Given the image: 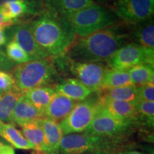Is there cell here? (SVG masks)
Returning a JSON list of instances; mask_svg holds the SVG:
<instances>
[{
  "label": "cell",
  "instance_id": "35",
  "mask_svg": "<svg viewBox=\"0 0 154 154\" xmlns=\"http://www.w3.org/2000/svg\"><path fill=\"white\" fill-rule=\"evenodd\" d=\"M7 34H6L5 29H0V47L4 46L7 43Z\"/></svg>",
  "mask_w": 154,
  "mask_h": 154
},
{
  "label": "cell",
  "instance_id": "18",
  "mask_svg": "<svg viewBox=\"0 0 154 154\" xmlns=\"http://www.w3.org/2000/svg\"><path fill=\"white\" fill-rule=\"evenodd\" d=\"M22 133L26 139L34 146V150L38 153L45 154L44 131L42 125V119L26 123L20 126Z\"/></svg>",
  "mask_w": 154,
  "mask_h": 154
},
{
  "label": "cell",
  "instance_id": "22",
  "mask_svg": "<svg viewBox=\"0 0 154 154\" xmlns=\"http://www.w3.org/2000/svg\"><path fill=\"white\" fill-rule=\"evenodd\" d=\"M97 92L101 99L134 103L138 101L137 86L135 85L101 89Z\"/></svg>",
  "mask_w": 154,
  "mask_h": 154
},
{
  "label": "cell",
  "instance_id": "8",
  "mask_svg": "<svg viewBox=\"0 0 154 154\" xmlns=\"http://www.w3.org/2000/svg\"><path fill=\"white\" fill-rule=\"evenodd\" d=\"M136 124L133 121L124 120L113 116L99 109L90 126L84 133L101 137L116 136L126 132Z\"/></svg>",
  "mask_w": 154,
  "mask_h": 154
},
{
  "label": "cell",
  "instance_id": "31",
  "mask_svg": "<svg viewBox=\"0 0 154 154\" xmlns=\"http://www.w3.org/2000/svg\"><path fill=\"white\" fill-rule=\"evenodd\" d=\"M13 1H22L27 5L32 11V14H35L43 11V0H0V6L4 4Z\"/></svg>",
  "mask_w": 154,
  "mask_h": 154
},
{
  "label": "cell",
  "instance_id": "3",
  "mask_svg": "<svg viewBox=\"0 0 154 154\" xmlns=\"http://www.w3.org/2000/svg\"><path fill=\"white\" fill-rule=\"evenodd\" d=\"M76 36L84 37L98 31L114 26L116 15L101 5L94 3L74 14L63 17Z\"/></svg>",
  "mask_w": 154,
  "mask_h": 154
},
{
  "label": "cell",
  "instance_id": "27",
  "mask_svg": "<svg viewBox=\"0 0 154 154\" xmlns=\"http://www.w3.org/2000/svg\"><path fill=\"white\" fill-rule=\"evenodd\" d=\"M6 54L15 63H23L32 61L25 51L14 41H9L6 47Z\"/></svg>",
  "mask_w": 154,
  "mask_h": 154
},
{
  "label": "cell",
  "instance_id": "15",
  "mask_svg": "<svg viewBox=\"0 0 154 154\" xmlns=\"http://www.w3.org/2000/svg\"><path fill=\"white\" fill-rule=\"evenodd\" d=\"M78 103L74 100L56 93L44 111V118L61 122L70 113Z\"/></svg>",
  "mask_w": 154,
  "mask_h": 154
},
{
  "label": "cell",
  "instance_id": "16",
  "mask_svg": "<svg viewBox=\"0 0 154 154\" xmlns=\"http://www.w3.org/2000/svg\"><path fill=\"white\" fill-rule=\"evenodd\" d=\"M56 93L75 101L86 100L93 93L91 90L84 86L77 79H67L54 87Z\"/></svg>",
  "mask_w": 154,
  "mask_h": 154
},
{
  "label": "cell",
  "instance_id": "34",
  "mask_svg": "<svg viewBox=\"0 0 154 154\" xmlns=\"http://www.w3.org/2000/svg\"><path fill=\"white\" fill-rule=\"evenodd\" d=\"M0 154H15V151L12 146L4 143L0 146Z\"/></svg>",
  "mask_w": 154,
  "mask_h": 154
},
{
  "label": "cell",
  "instance_id": "37",
  "mask_svg": "<svg viewBox=\"0 0 154 154\" xmlns=\"http://www.w3.org/2000/svg\"><path fill=\"white\" fill-rule=\"evenodd\" d=\"M4 143H5V141H4V139H3V138H2L1 137H0V146H1Z\"/></svg>",
  "mask_w": 154,
  "mask_h": 154
},
{
  "label": "cell",
  "instance_id": "10",
  "mask_svg": "<svg viewBox=\"0 0 154 154\" xmlns=\"http://www.w3.org/2000/svg\"><path fill=\"white\" fill-rule=\"evenodd\" d=\"M7 37L10 41L16 42L27 54L32 60L49 57L36 43L29 23L16 22L12 26H9Z\"/></svg>",
  "mask_w": 154,
  "mask_h": 154
},
{
  "label": "cell",
  "instance_id": "28",
  "mask_svg": "<svg viewBox=\"0 0 154 154\" xmlns=\"http://www.w3.org/2000/svg\"><path fill=\"white\" fill-rule=\"evenodd\" d=\"M136 109L138 119H143L146 124L153 126L154 121V101H138L136 102Z\"/></svg>",
  "mask_w": 154,
  "mask_h": 154
},
{
  "label": "cell",
  "instance_id": "29",
  "mask_svg": "<svg viewBox=\"0 0 154 154\" xmlns=\"http://www.w3.org/2000/svg\"><path fill=\"white\" fill-rule=\"evenodd\" d=\"M138 101H154V83L137 86Z\"/></svg>",
  "mask_w": 154,
  "mask_h": 154
},
{
  "label": "cell",
  "instance_id": "38",
  "mask_svg": "<svg viewBox=\"0 0 154 154\" xmlns=\"http://www.w3.org/2000/svg\"><path fill=\"white\" fill-rule=\"evenodd\" d=\"M91 154H104V153H102V152H99V153H91Z\"/></svg>",
  "mask_w": 154,
  "mask_h": 154
},
{
  "label": "cell",
  "instance_id": "30",
  "mask_svg": "<svg viewBox=\"0 0 154 154\" xmlns=\"http://www.w3.org/2000/svg\"><path fill=\"white\" fill-rule=\"evenodd\" d=\"M14 88L15 82L11 73L0 71V92L4 93Z\"/></svg>",
  "mask_w": 154,
  "mask_h": 154
},
{
  "label": "cell",
  "instance_id": "20",
  "mask_svg": "<svg viewBox=\"0 0 154 154\" xmlns=\"http://www.w3.org/2000/svg\"><path fill=\"white\" fill-rule=\"evenodd\" d=\"M24 94V92L17 89L16 87L2 94L0 96V121L7 124H13V111L19 99Z\"/></svg>",
  "mask_w": 154,
  "mask_h": 154
},
{
  "label": "cell",
  "instance_id": "1",
  "mask_svg": "<svg viewBox=\"0 0 154 154\" xmlns=\"http://www.w3.org/2000/svg\"><path fill=\"white\" fill-rule=\"evenodd\" d=\"M128 38V34L116 24L84 37L76 38L65 55L69 60L77 62L108 61L119 48L126 44Z\"/></svg>",
  "mask_w": 154,
  "mask_h": 154
},
{
  "label": "cell",
  "instance_id": "5",
  "mask_svg": "<svg viewBox=\"0 0 154 154\" xmlns=\"http://www.w3.org/2000/svg\"><path fill=\"white\" fill-rule=\"evenodd\" d=\"M99 110L98 99L78 102L70 113L59 123L63 136L83 133L87 129Z\"/></svg>",
  "mask_w": 154,
  "mask_h": 154
},
{
  "label": "cell",
  "instance_id": "17",
  "mask_svg": "<svg viewBox=\"0 0 154 154\" xmlns=\"http://www.w3.org/2000/svg\"><path fill=\"white\" fill-rule=\"evenodd\" d=\"M43 118L44 113L32 105L24 96L19 99L12 113L13 124H17L19 126L29 121Z\"/></svg>",
  "mask_w": 154,
  "mask_h": 154
},
{
  "label": "cell",
  "instance_id": "32",
  "mask_svg": "<svg viewBox=\"0 0 154 154\" xmlns=\"http://www.w3.org/2000/svg\"><path fill=\"white\" fill-rule=\"evenodd\" d=\"M17 63L11 61L4 51L0 50V71L9 72L16 66Z\"/></svg>",
  "mask_w": 154,
  "mask_h": 154
},
{
  "label": "cell",
  "instance_id": "40",
  "mask_svg": "<svg viewBox=\"0 0 154 154\" xmlns=\"http://www.w3.org/2000/svg\"><path fill=\"white\" fill-rule=\"evenodd\" d=\"M104 1H106V0H104Z\"/></svg>",
  "mask_w": 154,
  "mask_h": 154
},
{
  "label": "cell",
  "instance_id": "11",
  "mask_svg": "<svg viewBox=\"0 0 154 154\" xmlns=\"http://www.w3.org/2000/svg\"><path fill=\"white\" fill-rule=\"evenodd\" d=\"M69 69L77 79L91 90L99 91L101 88L103 78L109 67L102 63L77 62L70 61Z\"/></svg>",
  "mask_w": 154,
  "mask_h": 154
},
{
  "label": "cell",
  "instance_id": "9",
  "mask_svg": "<svg viewBox=\"0 0 154 154\" xmlns=\"http://www.w3.org/2000/svg\"><path fill=\"white\" fill-rule=\"evenodd\" d=\"M153 11L154 0H119L115 8L116 17L131 24L151 19Z\"/></svg>",
  "mask_w": 154,
  "mask_h": 154
},
{
  "label": "cell",
  "instance_id": "2",
  "mask_svg": "<svg viewBox=\"0 0 154 154\" xmlns=\"http://www.w3.org/2000/svg\"><path fill=\"white\" fill-rule=\"evenodd\" d=\"M30 26L36 43L49 57L66 54L76 38L63 17L46 11L40 13Z\"/></svg>",
  "mask_w": 154,
  "mask_h": 154
},
{
  "label": "cell",
  "instance_id": "21",
  "mask_svg": "<svg viewBox=\"0 0 154 154\" xmlns=\"http://www.w3.org/2000/svg\"><path fill=\"white\" fill-rule=\"evenodd\" d=\"M54 94V87L44 86L32 88L25 92L24 96L32 105L44 113Z\"/></svg>",
  "mask_w": 154,
  "mask_h": 154
},
{
  "label": "cell",
  "instance_id": "24",
  "mask_svg": "<svg viewBox=\"0 0 154 154\" xmlns=\"http://www.w3.org/2000/svg\"><path fill=\"white\" fill-rule=\"evenodd\" d=\"M134 38L136 44L142 47L154 49V24L153 19H150L136 24Z\"/></svg>",
  "mask_w": 154,
  "mask_h": 154
},
{
  "label": "cell",
  "instance_id": "19",
  "mask_svg": "<svg viewBox=\"0 0 154 154\" xmlns=\"http://www.w3.org/2000/svg\"><path fill=\"white\" fill-rule=\"evenodd\" d=\"M0 137L10 143L12 147L22 150H34L22 133L15 128L14 125L0 121Z\"/></svg>",
  "mask_w": 154,
  "mask_h": 154
},
{
  "label": "cell",
  "instance_id": "6",
  "mask_svg": "<svg viewBox=\"0 0 154 154\" xmlns=\"http://www.w3.org/2000/svg\"><path fill=\"white\" fill-rule=\"evenodd\" d=\"M107 62L109 68L123 70L141 63L154 66V49L136 43L126 44L119 48Z\"/></svg>",
  "mask_w": 154,
  "mask_h": 154
},
{
  "label": "cell",
  "instance_id": "4",
  "mask_svg": "<svg viewBox=\"0 0 154 154\" xmlns=\"http://www.w3.org/2000/svg\"><path fill=\"white\" fill-rule=\"evenodd\" d=\"M49 58L17 64L11 70L15 87L25 93L32 88L48 86L57 74L54 63Z\"/></svg>",
  "mask_w": 154,
  "mask_h": 154
},
{
  "label": "cell",
  "instance_id": "12",
  "mask_svg": "<svg viewBox=\"0 0 154 154\" xmlns=\"http://www.w3.org/2000/svg\"><path fill=\"white\" fill-rule=\"evenodd\" d=\"M99 109L116 118L133 121L138 120L136 103L127 101H113V100L98 98Z\"/></svg>",
  "mask_w": 154,
  "mask_h": 154
},
{
  "label": "cell",
  "instance_id": "33",
  "mask_svg": "<svg viewBox=\"0 0 154 154\" xmlns=\"http://www.w3.org/2000/svg\"><path fill=\"white\" fill-rule=\"evenodd\" d=\"M17 22V21H11L8 20L3 16L2 12L0 11V29H5V28L9 27V26H12L15 23Z\"/></svg>",
  "mask_w": 154,
  "mask_h": 154
},
{
  "label": "cell",
  "instance_id": "13",
  "mask_svg": "<svg viewBox=\"0 0 154 154\" xmlns=\"http://www.w3.org/2000/svg\"><path fill=\"white\" fill-rule=\"evenodd\" d=\"M94 4V0H43V11L66 17Z\"/></svg>",
  "mask_w": 154,
  "mask_h": 154
},
{
  "label": "cell",
  "instance_id": "36",
  "mask_svg": "<svg viewBox=\"0 0 154 154\" xmlns=\"http://www.w3.org/2000/svg\"><path fill=\"white\" fill-rule=\"evenodd\" d=\"M122 154H143V153H140V152L136 151H130L124 152V153H123Z\"/></svg>",
  "mask_w": 154,
  "mask_h": 154
},
{
  "label": "cell",
  "instance_id": "7",
  "mask_svg": "<svg viewBox=\"0 0 154 154\" xmlns=\"http://www.w3.org/2000/svg\"><path fill=\"white\" fill-rule=\"evenodd\" d=\"M109 139L106 137L93 136L86 133L63 136L60 145L62 154H84L99 153L107 149Z\"/></svg>",
  "mask_w": 154,
  "mask_h": 154
},
{
  "label": "cell",
  "instance_id": "23",
  "mask_svg": "<svg viewBox=\"0 0 154 154\" xmlns=\"http://www.w3.org/2000/svg\"><path fill=\"white\" fill-rule=\"evenodd\" d=\"M132 85L134 84L128 70L109 68L106 73L100 90Z\"/></svg>",
  "mask_w": 154,
  "mask_h": 154
},
{
  "label": "cell",
  "instance_id": "25",
  "mask_svg": "<svg viewBox=\"0 0 154 154\" xmlns=\"http://www.w3.org/2000/svg\"><path fill=\"white\" fill-rule=\"evenodd\" d=\"M133 84L138 86L149 83H154V66L141 63L128 69Z\"/></svg>",
  "mask_w": 154,
  "mask_h": 154
},
{
  "label": "cell",
  "instance_id": "14",
  "mask_svg": "<svg viewBox=\"0 0 154 154\" xmlns=\"http://www.w3.org/2000/svg\"><path fill=\"white\" fill-rule=\"evenodd\" d=\"M44 131L45 154H59L63 134L59 123L47 118L42 119Z\"/></svg>",
  "mask_w": 154,
  "mask_h": 154
},
{
  "label": "cell",
  "instance_id": "39",
  "mask_svg": "<svg viewBox=\"0 0 154 154\" xmlns=\"http://www.w3.org/2000/svg\"><path fill=\"white\" fill-rule=\"evenodd\" d=\"M2 92H0V96L2 95Z\"/></svg>",
  "mask_w": 154,
  "mask_h": 154
},
{
  "label": "cell",
  "instance_id": "26",
  "mask_svg": "<svg viewBox=\"0 0 154 154\" xmlns=\"http://www.w3.org/2000/svg\"><path fill=\"white\" fill-rule=\"evenodd\" d=\"M0 11L6 19L17 21V18L23 15L33 14L29 7L22 1H13L0 6Z\"/></svg>",
  "mask_w": 154,
  "mask_h": 154
}]
</instances>
